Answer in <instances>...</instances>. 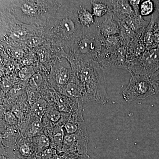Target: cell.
Segmentation results:
<instances>
[{
  "label": "cell",
  "mask_w": 159,
  "mask_h": 159,
  "mask_svg": "<svg viewBox=\"0 0 159 159\" xmlns=\"http://www.w3.org/2000/svg\"><path fill=\"white\" fill-rule=\"evenodd\" d=\"M18 152L23 157L27 159H33L36 153V148L30 145L29 140H22L18 145Z\"/></svg>",
  "instance_id": "16"
},
{
  "label": "cell",
  "mask_w": 159,
  "mask_h": 159,
  "mask_svg": "<svg viewBox=\"0 0 159 159\" xmlns=\"http://www.w3.org/2000/svg\"><path fill=\"white\" fill-rule=\"evenodd\" d=\"M148 78L153 86L156 94H159V69Z\"/></svg>",
  "instance_id": "23"
},
{
  "label": "cell",
  "mask_w": 159,
  "mask_h": 159,
  "mask_svg": "<svg viewBox=\"0 0 159 159\" xmlns=\"http://www.w3.org/2000/svg\"><path fill=\"white\" fill-rule=\"evenodd\" d=\"M63 135V130L61 126H58L54 129L53 132L54 143L58 147L62 145L63 141L64 139Z\"/></svg>",
  "instance_id": "21"
},
{
  "label": "cell",
  "mask_w": 159,
  "mask_h": 159,
  "mask_svg": "<svg viewBox=\"0 0 159 159\" xmlns=\"http://www.w3.org/2000/svg\"><path fill=\"white\" fill-rule=\"evenodd\" d=\"M159 69V48L146 50L139 57L126 62L125 70L131 75L149 77Z\"/></svg>",
  "instance_id": "6"
},
{
  "label": "cell",
  "mask_w": 159,
  "mask_h": 159,
  "mask_svg": "<svg viewBox=\"0 0 159 159\" xmlns=\"http://www.w3.org/2000/svg\"><path fill=\"white\" fill-rule=\"evenodd\" d=\"M104 45V38L96 24L84 28L82 34L71 43L62 57L68 60L97 61Z\"/></svg>",
  "instance_id": "4"
},
{
  "label": "cell",
  "mask_w": 159,
  "mask_h": 159,
  "mask_svg": "<svg viewBox=\"0 0 159 159\" xmlns=\"http://www.w3.org/2000/svg\"><path fill=\"white\" fill-rule=\"evenodd\" d=\"M19 135L18 130L15 125H11L7 127L5 132L2 134L1 137V142L2 145L6 147L11 146L13 143L16 142L17 137Z\"/></svg>",
  "instance_id": "15"
},
{
  "label": "cell",
  "mask_w": 159,
  "mask_h": 159,
  "mask_svg": "<svg viewBox=\"0 0 159 159\" xmlns=\"http://www.w3.org/2000/svg\"><path fill=\"white\" fill-rule=\"evenodd\" d=\"M91 11L94 17L100 18L111 11L107 1H91Z\"/></svg>",
  "instance_id": "14"
},
{
  "label": "cell",
  "mask_w": 159,
  "mask_h": 159,
  "mask_svg": "<svg viewBox=\"0 0 159 159\" xmlns=\"http://www.w3.org/2000/svg\"><path fill=\"white\" fill-rule=\"evenodd\" d=\"M90 5L91 1H81L77 10V20L84 28H89L96 24L95 17L88 8Z\"/></svg>",
  "instance_id": "13"
},
{
  "label": "cell",
  "mask_w": 159,
  "mask_h": 159,
  "mask_svg": "<svg viewBox=\"0 0 159 159\" xmlns=\"http://www.w3.org/2000/svg\"><path fill=\"white\" fill-rule=\"evenodd\" d=\"M62 1H1V8L8 10L21 22L43 29Z\"/></svg>",
  "instance_id": "3"
},
{
  "label": "cell",
  "mask_w": 159,
  "mask_h": 159,
  "mask_svg": "<svg viewBox=\"0 0 159 159\" xmlns=\"http://www.w3.org/2000/svg\"><path fill=\"white\" fill-rule=\"evenodd\" d=\"M156 10L155 2L152 0L142 1L139 6V13L142 17L152 15Z\"/></svg>",
  "instance_id": "17"
},
{
  "label": "cell",
  "mask_w": 159,
  "mask_h": 159,
  "mask_svg": "<svg viewBox=\"0 0 159 159\" xmlns=\"http://www.w3.org/2000/svg\"><path fill=\"white\" fill-rule=\"evenodd\" d=\"M48 120L51 121L52 123H56L60 119L61 115L58 111L51 109L47 113Z\"/></svg>",
  "instance_id": "25"
},
{
  "label": "cell",
  "mask_w": 159,
  "mask_h": 159,
  "mask_svg": "<svg viewBox=\"0 0 159 159\" xmlns=\"http://www.w3.org/2000/svg\"><path fill=\"white\" fill-rule=\"evenodd\" d=\"M5 122L10 125H16L17 119L12 111H8L5 113L4 116Z\"/></svg>",
  "instance_id": "24"
},
{
  "label": "cell",
  "mask_w": 159,
  "mask_h": 159,
  "mask_svg": "<svg viewBox=\"0 0 159 159\" xmlns=\"http://www.w3.org/2000/svg\"><path fill=\"white\" fill-rule=\"evenodd\" d=\"M50 145V141L48 138H47L44 135L40 136L38 139V151H41L42 149L47 148Z\"/></svg>",
  "instance_id": "26"
},
{
  "label": "cell",
  "mask_w": 159,
  "mask_h": 159,
  "mask_svg": "<svg viewBox=\"0 0 159 159\" xmlns=\"http://www.w3.org/2000/svg\"><path fill=\"white\" fill-rule=\"evenodd\" d=\"M1 150V159H27L23 157L18 152L17 155L15 153L9 154V152H6L2 144Z\"/></svg>",
  "instance_id": "22"
},
{
  "label": "cell",
  "mask_w": 159,
  "mask_h": 159,
  "mask_svg": "<svg viewBox=\"0 0 159 159\" xmlns=\"http://www.w3.org/2000/svg\"><path fill=\"white\" fill-rule=\"evenodd\" d=\"M145 30L137 33L134 39L127 45L126 47L127 61L135 59L146 51L143 40V34Z\"/></svg>",
  "instance_id": "12"
},
{
  "label": "cell",
  "mask_w": 159,
  "mask_h": 159,
  "mask_svg": "<svg viewBox=\"0 0 159 159\" xmlns=\"http://www.w3.org/2000/svg\"><path fill=\"white\" fill-rule=\"evenodd\" d=\"M74 73L66 58L59 57L51 66L48 79L51 85L61 94L74 77Z\"/></svg>",
  "instance_id": "8"
},
{
  "label": "cell",
  "mask_w": 159,
  "mask_h": 159,
  "mask_svg": "<svg viewBox=\"0 0 159 159\" xmlns=\"http://www.w3.org/2000/svg\"><path fill=\"white\" fill-rule=\"evenodd\" d=\"M97 19L96 20V25L104 38L113 35H120V25L114 18L112 11H109L103 17Z\"/></svg>",
  "instance_id": "10"
},
{
  "label": "cell",
  "mask_w": 159,
  "mask_h": 159,
  "mask_svg": "<svg viewBox=\"0 0 159 159\" xmlns=\"http://www.w3.org/2000/svg\"><path fill=\"white\" fill-rule=\"evenodd\" d=\"M43 81V78L41 74L39 72L35 73L31 76L29 80V84L31 87L37 89L40 86Z\"/></svg>",
  "instance_id": "20"
},
{
  "label": "cell",
  "mask_w": 159,
  "mask_h": 159,
  "mask_svg": "<svg viewBox=\"0 0 159 159\" xmlns=\"http://www.w3.org/2000/svg\"><path fill=\"white\" fill-rule=\"evenodd\" d=\"M43 34V29L21 22L7 9L1 8V40L18 44Z\"/></svg>",
  "instance_id": "5"
},
{
  "label": "cell",
  "mask_w": 159,
  "mask_h": 159,
  "mask_svg": "<svg viewBox=\"0 0 159 159\" xmlns=\"http://www.w3.org/2000/svg\"><path fill=\"white\" fill-rule=\"evenodd\" d=\"M142 1L141 0H129V2L133 9L135 14L140 15L139 13V6Z\"/></svg>",
  "instance_id": "27"
},
{
  "label": "cell",
  "mask_w": 159,
  "mask_h": 159,
  "mask_svg": "<svg viewBox=\"0 0 159 159\" xmlns=\"http://www.w3.org/2000/svg\"><path fill=\"white\" fill-rule=\"evenodd\" d=\"M158 14H159V10H158Z\"/></svg>",
  "instance_id": "29"
},
{
  "label": "cell",
  "mask_w": 159,
  "mask_h": 159,
  "mask_svg": "<svg viewBox=\"0 0 159 159\" xmlns=\"http://www.w3.org/2000/svg\"><path fill=\"white\" fill-rule=\"evenodd\" d=\"M42 129V124L40 119H37L32 122V124L26 131V134L29 137L38 135Z\"/></svg>",
  "instance_id": "18"
},
{
  "label": "cell",
  "mask_w": 159,
  "mask_h": 159,
  "mask_svg": "<svg viewBox=\"0 0 159 159\" xmlns=\"http://www.w3.org/2000/svg\"><path fill=\"white\" fill-rule=\"evenodd\" d=\"M39 51L38 55L40 61L41 62H45L48 57V53L45 48L40 49Z\"/></svg>",
  "instance_id": "28"
},
{
  "label": "cell",
  "mask_w": 159,
  "mask_h": 159,
  "mask_svg": "<svg viewBox=\"0 0 159 159\" xmlns=\"http://www.w3.org/2000/svg\"><path fill=\"white\" fill-rule=\"evenodd\" d=\"M156 94L155 91L148 77L131 75L129 83L122 93L125 101H135L145 99Z\"/></svg>",
  "instance_id": "7"
},
{
  "label": "cell",
  "mask_w": 159,
  "mask_h": 159,
  "mask_svg": "<svg viewBox=\"0 0 159 159\" xmlns=\"http://www.w3.org/2000/svg\"><path fill=\"white\" fill-rule=\"evenodd\" d=\"M115 19L118 22L124 21L135 15L129 1L112 0L107 1Z\"/></svg>",
  "instance_id": "11"
},
{
  "label": "cell",
  "mask_w": 159,
  "mask_h": 159,
  "mask_svg": "<svg viewBox=\"0 0 159 159\" xmlns=\"http://www.w3.org/2000/svg\"><path fill=\"white\" fill-rule=\"evenodd\" d=\"M80 84L85 102L105 104L109 101L106 70L96 61H69Z\"/></svg>",
  "instance_id": "2"
},
{
  "label": "cell",
  "mask_w": 159,
  "mask_h": 159,
  "mask_svg": "<svg viewBox=\"0 0 159 159\" xmlns=\"http://www.w3.org/2000/svg\"><path fill=\"white\" fill-rule=\"evenodd\" d=\"M158 11L157 9L151 16L149 24L143 34V40L147 50L159 48Z\"/></svg>",
  "instance_id": "9"
},
{
  "label": "cell",
  "mask_w": 159,
  "mask_h": 159,
  "mask_svg": "<svg viewBox=\"0 0 159 159\" xmlns=\"http://www.w3.org/2000/svg\"><path fill=\"white\" fill-rule=\"evenodd\" d=\"M47 107V103L44 99H40L32 106V111L34 114L38 116H41L45 111Z\"/></svg>",
  "instance_id": "19"
},
{
  "label": "cell",
  "mask_w": 159,
  "mask_h": 159,
  "mask_svg": "<svg viewBox=\"0 0 159 159\" xmlns=\"http://www.w3.org/2000/svg\"><path fill=\"white\" fill-rule=\"evenodd\" d=\"M81 1H62L55 14L43 28L44 37L65 54L71 43L82 34L84 28L77 18Z\"/></svg>",
  "instance_id": "1"
}]
</instances>
